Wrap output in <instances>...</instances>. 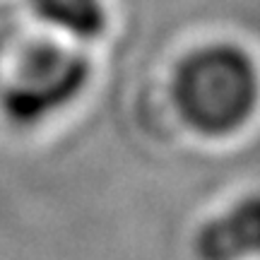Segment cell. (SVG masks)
Segmentation results:
<instances>
[{
	"label": "cell",
	"mask_w": 260,
	"mask_h": 260,
	"mask_svg": "<svg viewBox=\"0 0 260 260\" xmlns=\"http://www.w3.org/2000/svg\"><path fill=\"white\" fill-rule=\"evenodd\" d=\"M258 73L241 48L214 44L178 65L171 94L181 118L193 130L219 138L239 130L258 104Z\"/></svg>",
	"instance_id": "obj_1"
},
{
	"label": "cell",
	"mask_w": 260,
	"mask_h": 260,
	"mask_svg": "<svg viewBox=\"0 0 260 260\" xmlns=\"http://www.w3.org/2000/svg\"><path fill=\"white\" fill-rule=\"evenodd\" d=\"M89 63L56 44H37L24 53L0 92V111L15 128H39L82 94Z\"/></svg>",
	"instance_id": "obj_2"
},
{
	"label": "cell",
	"mask_w": 260,
	"mask_h": 260,
	"mask_svg": "<svg viewBox=\"0 0 260 260\" xmlns=\"http://www.w3.org/2000/svg\"><path fill=\"white\" fill-rule=\"evenodd\" d=\"M195 260H248L260 255V193L246 195L198 229Z\"/></svg>",
	"instance_id": "obj_3"
},
{
	"label": "cell",
	"mask_w": 260,
	"mask_h": 260,
	"mask_svg": "<svg viewBox=\"0 0 260 260\" xmlns=\"http://www.w3.org/2000/svg\"><path fill=\"white\" fill-rule=\"evenodd\" d=\"M29 5L48 27L80 41L99 37L106 24L102 0H29Z\"/></svg>",
	"instance_id": "obj_4"
}]
</instances>
